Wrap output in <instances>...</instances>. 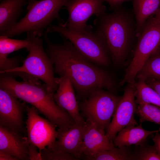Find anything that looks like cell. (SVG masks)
Here are the masks:
<instances>
[{
	"instance_id": "15",
	"label": "cell",
	"mask_w": 160,
	"mask_h": 160,
	"mask_svg": "<svg viewBox=\"0 0 160 160\" xmlns=\"http://www.w3.org/2000/svg\"><path fill=\"white\" fill-rule=\"evenodd\" d=\"M114 145L113 141L107 137L105 131L97 128L88 120H85L81 158L109 149Z\"/></svg>"
},
{
	"instance_id": "9",
	"label": "cell",
	"mask_w": 160,
	"mask_h": 160,
	"mask_svg": "<svg viewBox=\"0 0 160 160\" xmlns=\"http://www.w3.org/2000/svg\"><path fill=\"white\" fill-rule=\"evenodd\" d=\"M26 122L28 141L36 145L41 153L42 150L49 146L57 139V127L47 119L39 116L34 106H27Z\"/></svg>"
},
{
	"instance_id": "31",
	"label": "cell",
	"mask_w": 160,
	"mask_h": 160,
	"mask_svg": "<svg viewBox=\"0 0 160 160\" xmlns=\"http://www.w3.org/2000/svg\"><path fill=\"white\" fill-rule=\"evenodd\" d=\"M159 132L155 133V135L152 138L156 148L160 155V134Z\"/></svg>"
},
{
	"instance_id": "33",
	"label": "cell",
	"mask_w": 160,
	"mask_h": 160,
	"mask_svg": "<svg viewBox=\"0 0 160 160\" xmlns=\"http://www.w3.org/2000/svg\"><path fill=\"white\" fill-rule=\"evenodd\" d=\"M154 23H160V7L157 12L149 18Z\"/></svg>"
},
{
	"instance_id": "21",
	"label": "cell",
	"mask_w": 160,
	"mask_h": 160,
	"mask_svg": "<svg viewBox=\"0 0 160 160\" xmlns=\"http://www.w3.org/2000/svg\"><path fill=\"white\" fill-rule=\"evenodd\" d=\"M138 79L160 80V49L148 59L137 73Z\"/></svg>"
},
{
	"instance_id": "22",
	"label": "cell",
	"mask_w": 160,
	"mask_h": 160,
	"mask_svg": "<svg viewBox=\"0 0 160 160\" xmlns=\"http://www.w3.org/2000/svg\"><path fill=\"white\" fill-rule=\"evenodd\" d=\"M134 84L137 105L150 103L160 107V95L144 81L138 79Z\"/></svg>"
},
{
	"instance_id": "24",
	"label": "cell",
	"mask_w": 160,
	"mask_h": 160,
	"mask_svg": "<svg viewBox=\"0 0 160 160\" xmlns=\"http://www.w3.org/2000/svg\"><path fill=\"white\" fill-rule=\"evenodd\" d=\"M135 113L139 117V122L148 121L160 125V107L150 103L137 105Z\"/></svg>"
},
{
	"instance_id": "4",
	"label": "cell",
	"mask_w": 160,
	"mask_h": 160,
	"mask_svg": "<svg viewBox=\"0 0 160 160\" xmlns=\"http://www.w3.org/2000/svg\"><path fill=\"white\" fill-rule=\"evenodd\" d=\"M63 23L51 25L46 30L48 33H58L69 41L78 51L86 59L95 65L105 68L112 61L107 44L101 34L89 25L80 31L71 30Z\"/></svg>"
},
{
	"instance_id": "5",
	"label": "cell",
	"mask_w": 160,
	"mask_h": 160,
	"mask_svg": "<svg viewBox=\"0 0 160 160\" xmlns=\"http://www.w3.org/2000/svg\"><path fill=\"white\" fill-rule=\"evenodd\" d=\"M71 0H32L28 1V12L11 28L1 35L12 37L24 32L32 33L40 36L51 25L53 20L64 23L59 12Z\"/></svg>"
},
{
	"instance_id": "3",
	"label": "cell",
	"mask_w": 160,
	"mask_h": 160,
	"mask_svg": "<svg viewBox=\"0 0 160 160\" xmlns=\"http://www.w3.org/2000/svg\"><path fill=\"white\" fill-rule=\"evenodd\" d=\"M95 29L104 38L115 66L121 65L127 57L137 34L136 21L132 11L119 6L112 13L96 16Z\"/></svg>"
},
{
	"instance_id": "13",
	"label": "cell",
	"mask_w": 160,
	"mask_h": 160,
	"mask_svg": "<svg viewBox=\"0 0 160 160\" xmlns=\"http://www.w3.org/2000/svg\"><path fill=\"white\" fill-rule=\"evenodd\" d=\"M58 88L53 95L56 103L66 111L76 123H84L80 112L75 89L69 78L63 76L56 78Z\"/></svg>"
},
{
	"instance_id": "19",
	"label": "cell",
	"mask_w": 160,
	"mask_h": 160,
	"mask_svg": "<svg viewBox=\"0 0 160 160\" xmlns=\"http://www.w3.org/2000/svg\"><path fill=\"white\" fill-rule=\"evenodd\" d=\"M137 36L147 20L160 7V0H132Z\"/></svg>"
},
{
	"instance_id": "30",
	"label": "cell",
	"mask_w": 160,
	"mask_h": 160,
	"mask_svg": "<svg viewBox=\"0 0 160 160\" xmlns=\"http://www.w3.org/2000/svg\"><path fill=\"white\" fill-rule=\"evenodd\" d=\"M105 2H107L109 6L110 10H113L116 8L122 5L124 2L131 0H104Z\"/></svg>"
},
{
	"instance_id": "10",
	"label": "cell",
	"mask_w": 160,
	"mask_h": 160,
	"mask_svg": "<svg viewBox=\"0 0 160 160\" xmlns=\"http://www.w3.org/2000/svg\"><path fill=\"white\" fill-rule=\"evenodd\" d=\"M104 0H71L65 6L68 17L63 25L69 29L80 31L88 25L87 22L90 17L97 16L106 12Z\"/></svg>"
},
{
	"instance_id": "20",
	"label": "cell",
	"mask_w": 160,
	"mask_h": 160,
	"mask_svg": "<svg viewBox=\"0 0 160 160\" xmlns=\"http://www.w3.org/2000/svg\"><path fill=\"white\" fill-rule=\"evenodd\" d=\"M82 159L87 160H135V156L131 146L117 147L114 145L109 149L101 151L93 156Z\"/></svg>"
},
{
	"instance_id": "14",
	"label": "cell",
	"mask_w": 160,
	"mask_h": 160,
	"mask_svg": "<svg viewBox=\"0 0 160 160\" xmlns=\"http://www.w3.org/2000/svg\"><path fill=\"white\" fill-rule=\"evenodd\" d=\"M85 122L76 123L64 129H58L57 140L50 145L71 154L79 160L82 156Z\"/></svg>"
},
{
	"instance_id": "25",
	"label": "cell",
	"mask_w": 160,
	"mask_h": 160,
	"mask_svg": "<svg viewBox=\"0 0 160 160\" xmlns=\"http://www.w3.org/2000/svg\"><path fill=\"white\" fill-rule=\"evenodd\" d=\"M135 160H160V155L155 145H149L147 141L133 147Z\"/></svg>"
},
{
	"instance_id": "16",
	"label": "cell",
	"mask_w": 160,
	"mask_h": 160,
	"mask_svg": "<svg viewBox=\"0 0 160 160\" xmlns=\"http://www.w3.org/2000/svg\"><path fill=\"white\" fill-rule=\"evenodd\" d=\"M28 140L20 133L0 126V151L10 155L17 160H29L28 154Z\"/></svg>"
},
{
	"instance_id": "7",
	"label": "cell",
	"mask_w": 160,
	"mask_h": 160,
	"mask_svg": "<svg viewBox=\"0 0 160 160\" xmlns=\"http://www.w3.org/2000/svg\"><path fill=\"white\" fill-rule=\"evenodd\" d=\"M122 97L106 89H97L87 99L78 101L81 115L97 128L105 131Z\"/></svg>"
},
{
	"instance_id": "17",
	"label": "cell",
	"mask_w": 160,
	"mask_h": 160,
	"mask_svg": "<svg viewBox=\"0 0 160 160\" xmlns=\"http://www.w3.org/2000/svg\"><path fill=\"white\" fill-rule=\"evenodd\" d=\"M158 132V130H145L141 124L137 126L129 125L119 131L113 141L114 145L117 147L140 145L147 141L150 135Z\"/></svg>"
},
{
	"instance_id": "12",
	"label": "cell",
	"mask_w": 160,
	"mask_h": 160,
	"mask_svg": "<svg viewBox=\"0 0 160 160\" xmlns=\"http://www.w3.org/2000/svg\"><path fill=\"white\" fill-rule=\"evenodd\" d=\"M0 88V126L15 132L23 131L26 103Z\"/></svg>"
},
{
	"instance_id": "11",
	"label": "cell",
	"mask_w": 160,
	"mask_h": 160,
	"mask_svg": "<svg viewBox=\"0 0 160 160\" xmlns=\"http://www.w3.org/2000/svg\"><path fill=\"white\" fill-rule=\"evenodd\" d=\"M134 84L128 83L125 88L123 95L106 130L105 135L111 140H113L118 132L126 127L137 124L134 118L137 105Z\"/></svg>"
},
{
	"instance_id": "8",
	"label": "cell",
	"mask_w": 160,
	"mask_h": 160,
	"mask_svg": "<svg viewBox=\"0 0 160 160\" xmlns=\"http://www.w3.org/2000/svg\"><path fill=\"white\" fill-rule=\"evenodd\" d=\"M137 41L132 60L119 83L120 85L134 83L137 73L146 60L160 49V23L153 22L149 18L138 36Z\"/></svg>"
},
{
	"instance_id": "2",
	"label": "cell",
	"mask_w": 160,
	"mask_h": 160,
	"mask_svg": "<svg viewBox=\"0 0 160 160\" xmlns=\"http://www.w3.org/2000/svg\"><path fill=\"white\" fill-rule=\"evenodd\" d=\"M38 80L34 78L19 81L9 73H1L0 88L35 107L59 129H66L75 124L70 115L56 103L54 94L49 87Z\"/></svg>"
},
{
	"instance_id": "35",
	"label": "cell",
	"mask_w": 160,
	"mask_h": 160,
	"mask_svg": "<svg viewBox=\"0 0 160 160\" xmlns=\"http://www.w3.org/2000/svg\"><path fill=\"white\" fill-rule=\"evenodd\" d=\"M31 0H28V1H31Z\"/></svg>"
},
{
	"instance_id": "27",
	"label": "cell",
	"mask_w": 160,
	"mask_h": 160,
	"mask_svg": "<svg viewBox=\"0 0 160 160\" xmlns=\"http://www.w3.org/2000/svg\"><path fill=\"white\" fill-rule=\"evenodd\" d=\"M20 58L17 56L12 58L7 57L0 61V71H4L12 69L19 66Z\"/></svg>"
},
{
	"instance_id": "29",
	"label": "cell",
	"mask_w": 160,
	"mask_h": 160,
	"mask_svg": "<svg viewBox=\"0 0 160 160\" xmlns=\"http://www.w3.org/2000/svg\"><path fill=\"white\" fill-rule=\"evenodd\" d=\"M144 81L160 95V80L154 79H149Z\"/></svg>"
},
{
	"instance_id": "34",
	"label": "cell",
	"mask_w": 160,
	"mask_h": 160,
	"mask_svg": "<svg viewBox=\"0 0 160 160\" xmlns=\"http://www.w3.org/2000/svg\"><path fill=\"white\" fill-rule=\"evenodd\" d=\"M158 130L159 132H160V127L159 128Z\"/></svg>"
},
{
	"instance_id": "18",
	"label": "cell",
	"mask_w": 160,
	"mask_h": 160,
	"mask_svg": "<svg viewBox=\"0 0 160 160\" xmlns=\"http://www.w3.org/2000/svg\"><path fill=\"white\" fill-rule=\"evenodd\" d=\"M26 0H3L0 4V34L13 27L23 11Z\"/></svg>"
},
{
	"instance_id": "23",
	"label": "cell",
	"mask_w": 160,
	"mask_h": 160,
	"mask_svg": "<svg viewBox=\"0 0 160 160\" xmlns=\"http://www.w3.org/2000/svg\"><path fill=\"white\" fill-rule=\"evenodd\" d=\"M31 46V41L27 36L24 40L11 39L7 36H0V60L7 57L10 53L19 49L26 48L28 51Z\"/></svg>"
},
{
	"instance_id": "1",
	"label": "cell",
	"mask_w": 160,
	"mask_h": 160,
	"mask_svg": "<svg viewBox=\"0 0 160 160\" xmlns=\"http://www.w3.org/2000/svg\"><path fill=\"white\" fill-rule=\"evenodd\" d=\"M45 32V52L52 60L55 73L59 77L66 76L75 89L77 100L87 99L95 90L102 88L116 94L118 83L115 76L105 68L88 61L69 41L63 37L61 43H53Z\"/></svg>"
},
{
	"instance_id": "28",
	"label": "cell",
	"mask_w": 160,
	"mask_h": 160,
	"mask_svg": "<svg viewBox=\"0 0 160 160\" xmlns=\"http://www.w3.org/2000/svg\"><path fill=\"white\" fill-rule=\"evenodd\" d=\"M36 145L29 142L28 154L30 160H42L41 153L38 151Z\"/></svg>"
},
{
	"instance_id": "32",
	"label": "cell",
	"mask_w": 160,
	"mask_h": 160,
	"mask_svg": "<svg viewBox=\"0 0 160 160\" xmlns=\"http://www.w3.org/2000/svg\"><path fill=\"white\" fill-rule=\"evenodd\" d=\"M0 160H17L15 157L0 151Z\"/></svg>"
},
{
	"instance_id": "6",
	"label": "cell",
	"mask_w": 160,
	"mask_h": 160,
	"mask_svg": "<svg viewBox=\"0 0 160 160\" xmlns=\"http://www.w3.org/2000/svg\"><path fill=\"white\" fill-rule=\"evenodd\" d=\"M31 41L29 53L23 60L22 66L4 71L0 73L15 72L26 73L43 81L54 94L58 88L54 76V63L44 50L43 39L32 33H27Z\"/></svg>"
},
{
	"instance_id": "26",
	"label": "cell",
	"mask_w": 160,
	"mask_h": 160,
	"mask_svg": "<svg viewBox=\"0 0 160 160\" xmlns=\"http://www.w3.org/2000/svg\"><path fill=\"white\" fill-rule=\"evenodd\" d=\"M42 160H78V159L68 153L49 145L41 152Z\"/></svg>"
}]
</instances>
